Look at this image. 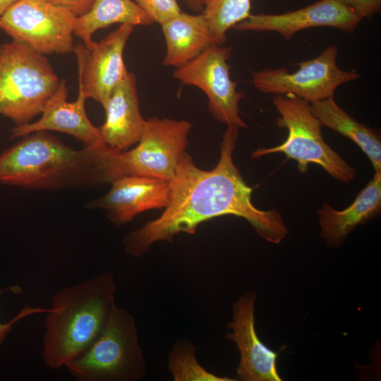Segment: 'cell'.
Instances as JSON below:
<instances>
[{"label": "cell", "instance_id": "cell-15", "mask_svg": "<svg viewBox=\"0 0 381 381\" xmlns=\"http://www.w3.org/2000/svg\"><path fill=\"white\" fill-rule=\"evenodd\" d=\"M68 89L64 79L44 106L42 116L35 122L16 126L12 129L11 138L23 137L36 131H59L71 135L83 142L85 146L102 142L99 128L95 126L85 111L87 98L78 92L73 102L67 101Z\"/></svg>", "mask_w": 381, "mask_h": 381}, {"label": "cell", "instance_id": "cell-20", "mask_svg": "<svg viewBox=\"0 0 381 381\" xmlns=\"http://www.w3.org/2000/svg\"><path fill=\"white\" fill-rule=\"evenodd\" d=\"M114 23L147 26L154 23L132 0H94L91 8L76 18L73 33L90 48L95 42L93 34Z\"/></svg>", "mask_w": 381, "mask_h": 381}, {"label": "cell", "instance_id": "cell-11", "mask_svg": "<svg viewBox=\"0 0 381 381\" xmlns=\"http://www.w3.org/2000/svg\"><path fill=\"white\" fill-rule=\"evenodd\" d=\"M133 27L121 24L90 48L83 44L74 47L78 64V92L87 99H94L104 108L127 71L123 51Z\"/></svg>", "mask_w": 381, "mask_h": 381}, {"label": "cell", "instance_id": "cell-14", "mask_svg": "<svg viewBox=\"0 0 381 381\" xmlns=\"http://www.w3.org/2000/svg\"><path fill=\"white\" fill-rule=\"evenodd\" d=\"M109 191L87 207L102 209L111 222L121 226L150 210L164 209L170 198V181L143 176H124L112 181Z\"/></svg>", "mask_w": 381, "mask_h": 381}, {"label": "cell", "instance_id": "cell-27", "mask_svg": "<svg viewBox=\"0 0 381 381\" xmlns=\"http://www.w3.org/2000/svg\"><path fill=\"white\" fill-rule=\"evenodd\" d=\"M186 6L192 11L198 13L202 12L206 0H183Z\"/></svg>", "mask_w": 381, "mask_h": 381}, {"label": "cell", "instance_id": "cell-5", "mask_svg": "<svg viewBox=\"0 0 381 381\" xmlns=\"http://www.w3.org/2000/svg\"><path fill=\"white\" fill-rule=\"evenodd\" d=\"M59 83L44 55L13 40L0 44V114L16 126L41 114Z\"/></svg>", "mask_w": 381, "mask_h": 381}, {"label": "cell", "instance_id": "cell-19", "mask_svg": "<svg viewBox=\"0 0 381 381\" xmlns=\"http://www.w3.org/2000/svg\"><path fill=\"white\" fill-rule=\"evenodd\" d=\"M310 107L322 127L351 140L368 157L375 171H381V139L377 130L357 121L337 104L334 97L312 102Z\"/></svg>", "mask_w": 381, "mask_h": 381}, {"label": "cell", "instance_id": "cell-28", "mask_svg": "<svg viewBox=\"0 0 381 381\" xmlns=\"http://www.w3.org/2000/svg\"><path fill=\"white\" fill-rule=\"evenodd\" d=\"M18 1L20 0H0V20L4 14ZM1 31L0 28V32Z\"/></svg>", "mask_w": 381, "mask_h": 381}, {"label": "cell", "instance_id": "cell-17", "mask_svg": "<svg viewBox=\"0 0 381 381\" xmlns=\"http://www.w3.org/2000/svg\"><path fill=\"white\" fill-rule=\"evenodd\" d=\"M380 210L381 171H377L344 210H337L325 202L317 210L320 236L327 246L339 247L357 226L377 217Z\"/></svg>", "mask_w": 381, "mask_h": 381}, {"label": "cell", "instance_id": "cell-6", "mask_svg": "<svg viewBox=\"0 0 381 381\" xmlns=\"http://www.w3.org/2000/svg\"><path fill=\"white\" fill-rule=\"evenodd\" d=\"M272 102L279 114L277 124L288 131L287 138L277 147L256 150L252 158L280 152L296 160L301 172H306L309 164H315L344 183L355 179L356 169L325 142L310 102L291 94L275 95Z\"/></svg>", "mask_w": 381, "mask_h": 381}, {"label": "cell", "instance_id": "cell-9", "mask_svg": "<svg viewBox=\"0 0 381 381\" xmlns=\"http://www.w3.org/2000/svg\"><path fill=\"white\" fill-rule=\"evenodd\" d=\"M191 123L152 117L145 121L138 144L120 152L123 176H143L171 181L188 145Z\"/></svg>", "mask_w": 381, "mask_h": 381}, {"label": "cell", "instance_id": "cell-23", "mask_svg": "<svg viewBox=\"0 0 381 381\" xmlns=\"http://www.w3.org/2000/svg\"><path fill=\"white\" fill-rule=\"evenodd\" d=\"M153 23L160 24L181 11L176 0H135Z\"/></svg>", "mask_w": 381, "mask_h": 381}, {"label": "cell", "instance_id": "cell-8", "mask_svg": "<svg viewBox=\"0 0 381 381\" xmlns=\"http://www.w3.org/2000/svg\"><path fill=\"white\" fill-rule=\"evenodd\" d=\"M338 50L336 44L327 47L317 57L298 63L294 73L284 67L252 71V83L262 93L291 94L310 103L333 97L339 85L361 77L354 70L337 66Z\"/></svg>", "mask_w": 381, "mask_h": 381}, {"label": "cell", "instance_id": "cell-18", "mask_svg": "<svg viewBox=\"0 0 381 381\" xmlns=\"http://www.w3.org/2000/svg\"><path fill=\"white\" fill-rule=\"evenodd\" d=\"M160 25L166 42L163 64L167 66L179 68L217 44L202 12L192 15L181 11Z\"/></svg>", "mask_w": 381, "mask_h": 381}, {"label": "cell", "instance_id": "cell-7", "mask_svg": "<svg viewBox=\"0 0 381 381\" xmlns=\"http://www.w3.org/2000/svg\"><path fill=\"white\" fill-rule=\"evenodd\" d=\"M77 16L45 0H20L0 20V28L13 41L41 55L73 52Z\"/></svg>", "mask_w": 381, "mask_h": 381}, {"label": "cell", "instance_id": "cell-21", "mask_svg": "<svg viewBox=\"0 0 381 381\" xmlns=\"http://www.w3.org/2000/svg\"><path fill=\"white\" fill-rule=\"evenodd\" d=\"M167 369L174 381H232L218 376L202 366L196 356V346L188 339L178 340L171 349Z\"/></svg>", "mask_w": 381, "mask_h": 381}, {"label": "cell", "instance_id": "cell-10", "mask_svg": "<svg viewBox=\"0 0 381 381\" xmlns=\"http://www.w3.org/2000/svg\"><path fill=\"white\" fill-rule=\"evenodd\" d=\"M232 48L214 44L186 64L177 68L173 77L184 85H193L206 95L208 109L219 121L245 128L238 104L244 97L230 77L228 60Z\"/></svg>", "mask_w": 381, "mask_h": 381}, {"label": "cell", "instance_id": "cell-4", "mask_svg": "<svg viewBox=\"0 0 381 381\" xmlns=\"http://www.w3.org/2000/svg\"><path fill=\"white\" fill-rule=\"evenodd\" d=\"M146 363L134 316L116 304L90 346L65 367L77 381H138Z\"/></svg>", "mask_w": 381, "mask_h": 381}, {"label": "cell", "instance_id": "cell-26", "mask_svg": "<svg viewBox=\"0 0 381 381\" xmlns=\"http://www.w3.org/2000/svg\"><path fill=\"white\" fill-rule=\"evenodd\" d=\"M46 1L71 11L77 17L87 13L92 7L94 0H45Z\"/></svg>", "mask_w": 381, "mask_h": 381}, {"label": "cell", "instance_id": "cell-3", "mask_svg": "<svg viewBox=\"0 0 381 381\" xmlns=\"http://www.w3.org/2000/svg\"><path fill=\"white\" fill-rule=\"evenodd\" d=\"M116 292L114 276L106 271L53 295L41 353L47 368H61L90 346L116 305Z\"/></svg>", "mask_w": 381, "mask_h": 381}, {"label": "cell", "instance_id": "cell-16", "mask_svg": "<svg viewBox=\"0 0 381 381\" xmlns=\"http://www.w3.org/2000/svg\"><path fill=\"white\" fill-rule=\"evenodd\" d=\"M104 109L106 120L99 128L104 144L122 152L138 143L146 120L140 111L134 73L126 71Z\"/></svg>", "mask_w": 381, "mask_h": 381}, {"label": "cell", "instance_id": "cell-25", "mask_svg": "<svg viewBox=\"0 0 381 381\" xmlns=\"http://www.w3.org/2000/svg\"><path fill=\"white\" fill-rule=\"evenodd\" d=\"M362 19L370 18L381 10V0H338Z\"/></svg>", "mask_w": 381, "mask_h": 381}, {"label": "cell", "instance_id": "cell-2", "mask_svg": "<svg viewBox=\"0 0 381 381\" xmlns=\"http://www.w3.org/2000/svg\"><path fill=\"white\" fill-rule=\"evenodd\" d=\"M0 153V183L32 190L88 188L122 177L120 152L103 142L74 150L47 131Z\"/></svg>", "mask_w": 381, "mask_h": 381}, {"label": "cell", "instance_id": "cell-1", "mask_svg": "<svg viewBox=\"0 0 381 381\" xmlns=\"http://www.w3.org/2000/svg\"><path fill=\"white\" fill-rule=\"evenodd\" d=\"M236 126H227L220 157L211 170L198 167L185 152L170 181V198L162 214L130 232L123 239L126 253L145 255L159 241H172L179 233L194 234L202 222L224 215L245 219L264 240L274 244L286 238L289 229L276 209L262 210L252 202L253 189L233 161L238 136Z\"/></svg>", "mask_w": 381, "mask_h": 381}, {"label": "cell", "instance_id": "cell-24", "mask_svg": "<svg viewBox=\"0 0 381 381\" xmlns=\"http://www.w3.org/2000/svg\"><path fill=\"white\" fill-rule=\"evenodd\" d=\"M10 291L14 294H20L22 291L21 288L19 286L14 285L11 286L6 287L3 289H0V296L4 293ZM50 308H42L40 307H32L29 305L25 306L23 309L16 315L12 320L6 323L0 322V346L6 339L10 332L13 329V325L20 320L21 319L28 317L31 315L37 313H47L51 310Z\"/></svg>", "mask_w": 381, "mask_h": 381}, {"label": "cell", "instance_id": "cell-22", "mask_svg": "<svg viewBox=\"0 0 381 381\" xmlns=\"http://www.w3.org/2000/svg\"><path fill=\"white\" fill-rule=\"evenodd\" d=\"M250 8V0H206L202 13L217 44H224L227 31L248 18Z\"/></svg>", "mask_w": 381, "mask_h": 381}, {"label": "cell", "instance_id": "cell-12", "mask_svg": "<svg viewBox=\"0 0 381 381\" xmlns=\"http://www.w3.org/2000/svg\"><path fill=\"white\" fill-rule=\"evenodd\" d=\"M253 291H247L232 303L233 320L226 338L234 342L240 352L236 379L241 381H281L277 369V354L259 339L255 327Z\"/></svg>", "mask_w": 381, "mask_h": 381}, {"label": "cell", "instance_id": "cell-13", "mask_svg": "<svg viewBox=\"0 0 381 381\" xmlns=\"http://www.w3.org/2000/svg\"><path fill=\"white\" fill-rule=\"evenodd\" d=\"M362 18L338 0H319L305 7L280 14H250L232 28L255 32L272 31L286 40L310 28L330 27L353 32Z\"/></svg>", "mask_w": 381, "mask_h": 381}]
</instances>
